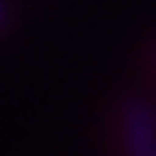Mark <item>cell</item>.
Masks as SVG:
<instances>
[{
  "mask_svg": "<svg viewBox=\"0 0 156 156\" xmlns=\"http://www.w3.org/2000/svg\"><path fill=\"white\" fill-rule=\"evenodd\" d=\"M120 156H156V105L145 94H123L116 105Z\"/></svg>",
  "mask_w": 156,
  "mask_h": 156,
  "instance_id": "obj_1",
  "label": "cell"
},
{
  "mask_svg": "<svg viewBox=\"0 0 156 156\" xmlns=\"http://www.w3.org/2000/svg\"><path fill=\"white\" fill-rule=\"evenodd\" d=\"M153 66H156V47H153Z\"/></svg>",
  "mask_w": 156,
  "mask_h": 156,
  "instance_id": "obj_3",
  "label": "cell"
},
{
  "mask_svg": "<svg viewBox=\"0 0 156 156\" xmlns=\"http://www.w3.org/2000/svg\"><path fill=\"white\" fill-rule=\"evenodd\" d=\"M4 22H7V7H4V0H0V29H4Z\"/></svg>",
  "mask_w": 156,
  "mask_h": 156,
  "instance_id": "obj_2",
  "label": "cell"
}]
</instances>
